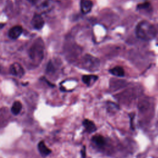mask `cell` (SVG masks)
Here are the masks:
<instances>
[{
  "mask_svg": "<svg viewBox=\"0 0 158 158\" xmlns=\"http://www.w3.org/2000/svg\"><path fill=\"white\" fill-rule=\"evenodd\" d=\"M136 35L141 40H151L156 35L154 27L147 21H142L136 27Z\"/></svg>",
  "mask_w": 158,
  "mask_h": 158,
  "instance_id": "cell-1",
  "label": "cell"
},
{
  "mask_svg": "<svg viewBox=\"0 0 158 158\" xmlns=\"http://www.w3.org/2000/svg\"><path fill=\"white\" fill-rule=\"evenodd\" d=\"M44 45L41 39H38L34 42L30 49L29 55L30 58L34 61L40 62L43 57Z\"/></svg>",
  "mask_w": 158,
  "mask_h": 158,
  "instance_id": "cell-2",
  "label": "cell"
},
{
  "mask_svg": "<svg viewBox=\"0 0 158 158\" xmlns=\"http://www.w3.org/2000/svg\"><path fill=\"white\" fill-rule=\"evenodd\" d=\"M83 66L89 70H96L100 67V61L97 58L90 55H86L82 61Z\"/></svg>",
  "mask_w": 158,
  "mask_h": 158,
  "instance_id": "cell-3",
  "label": "cell"
},
{
  "mask_svg": "<svg viewBox=\"0 0 158 158\" xmlns=\"http://www.w3.org/2000/svg\"><path fill=\"white\" fill-rule=\"evenodd\" d=\"M10 73L18 77H22L24 74L23 67L18 63H14L10 67Z\"/></svg>",
  "mask_w": 158,
  "mask_h": 158,
  "instance_id": "cell-4",
  "label": "cell"
},
{
  "mask_svg": "<svg viewBox=\"0 0 158 158\" xmlns=\"http://www.w3.org/2000/svg\"><path fill=\"white\" fill-rule=\"evenodd\" d=\"M32 25L34 28L37 30H40L43 28L45 25V21L40 14H36L34 15L32 20Z\"/></svg>",
  "mask_w": 158,
  "mask_h": 158,
  "instance_id": "cell-5",
  "label": "cell"
},
{
  "mask_svg": "<svg viewBox=\"0 0 158 158\" xmlns=\"http://www.w3.org/2000/svg\"><path fill=\"white\" fill-rule=\"evenodd\" d=\"M22 32V27L20 25H16L12 27L9 30L8 35L9 37L11 39H16L21 35Z\"/></svg>",
  "mask_w": 158,
  "mask_h": 158,
  "instance_id": "cell-6",
  "label": "cell"
},
{
  "mask_svg": "<svg viewBox=\"0 0 158 158\" xmlns=\"http://www.w3.org/2000/svg\"><path fill=\"white\" fill-rule=\"evenodd\" d=\"M93 7V3L91 0H81L80 9L83 14H88L91 11Z\"/></svg>",
  "mask_w": 158,
  "mask_h": 158,
  "instance_id": "cell-7",
  "label": "cell"
},
{
  "mask_svg": "<svg viewBox=\"0 0 158 158\" xmlns=\"http://www.w3.org/2000/svg\"><path fill=\"white\" fill-rule=\"evenodd\" d=\"M83 125L85 129L88 133L95 132L97 130L95 124L88 119H85L83 122Z\"/></svg>",
  "mask_w": 158,
  "mask_h": 158,
  "instance_id": "cell-8",
  "label": "cell"
},
{
  "mask_svg": "<svg viewBox=\"0 0 158 158\" xmlns=\"http://www.w3.org/2000/svg\"><path fill=\"white\" fill-rule=\"evenodd\" d=\"M38 148H39L40 153L43 156H46L51 152V151L46 146L44 141H40L38 145Z\"/></svg>",
  "mask_w": 158,
  "mask_h": 158,
  "instance_id": "cell-9",
  "label": "cell"
},
{
  "mask_svg": "<svg viewBox=\"0 0 158 158\" xmlns=\"http://www.w3.org/2000/svg\"><path fill=\"white\" fill-rule=\"evenodd\" d=\"M110 72L117 77H124L125 72L124 69L121 66H116L110 70Z\"/></svg>",
  "mask_w": 158,
  "mask_h": 158,
  "instance_id": "cell-10",
  "label": "cell"
},
{
  "mask_svg": "<svg viewBox=\"0 0 158 158\" xmlns=\"http://www.w3.org/2000/svg\"><path fill=\"white\" fill-rule=\"evenodd\" d=\"M98 79V77L96 75H84L82 77V81L84 84H85L87 85H90L91 84Z\"/></svg>",
  "mask_w": 158,
  "mask_h": 158,
  "instance_id": "cell-11",
  "label": "cell"
},
{
  "mask_svg": "<svg viewBox=\"0 0 158 158\" xmlns=\"http://www.w3.org/2000/svg\"><path fill=\"white\" fill-rule=\"evenodd\" d=\"M22 108V105L20 101H15L11 107V112L14 114V115H18L20 112Z\"/></svg>",
  "mask_w": 158,
  "mask_h": 158,
  "instance_id": "cell-12",
  "label": "cell"
},
{
  "mask_svg": "<svg viewBox=\"0 0 158 158\" xmlns=\"http://www.w3.org/2000/svg\"><path fill=\"white\" fill-rule=\"evenodd\" d=\"M53 4V2L52 1V0H46V1L42 3L40 9L43 11H49L51 9Z\"/></svg>",
  "mask_w": 158,
  "mask_h": 158,
  "instance_id": "cell-13",
  "label": "cell"
},
{
  "mask_svg": "<svg viewBox=\"0 0 158 158\" xmlns=\"http://www.w3.org/2000/svg\"><path fill=\"white\" fill-rule=\"evenodd\" d=\"M93 141L98 146H103L105 144V138L101 135H96L93 137Z\"/></svg>",
  "mask_w": 158,
  "mask_h": 158,
  "instance_id": "cell-14",
  "label": "cell"
},
{
  "mask_svg": "<svg viewBox=\"0 0 158 158\" xmlns=\"http://www.w3.org/2000/svg\"><path fill=\"white\" fill-rule=\"evenodd\" d=\"M150 6V4L148 2H146V3L138 5L137 8L138 9H145L148 8Z\"/></svg>",
  "mask_w": 158,
  "mask_h": 158,
  "instance_id": "cell-15",
  "label": "cell"
},
{
  "mask_svg": "<svg viewBox=\"0 0 158 158\" xmlns=\"http://www.w3.org/2000/svg\"><path fill=\"white\" fill-rule=\"evenodd\" d=\"M81 157H82L83 158L86 157V148H85V146H84L82 150H81Z\"/></svg>",
  "mask_w": 158,
  "mask_h": 158,
  "instance_id": "cell-16",
  "label": "cell"
},
{
  "mask_svg": "<svg viewBox=\"0 0 158 158\" xmlns=\"http://www.w3.org/2000/svg\"><path fill=\"white\" fill-rule=\"evenodd\" d=\"M31 1L33 3H35L37 1V0H31Z\"/></svg>",
  "mask_w": 158,
  "mask_h": 158,
  "instance_id": "cell-17",
  "label": "cell"
}]
</instances>
